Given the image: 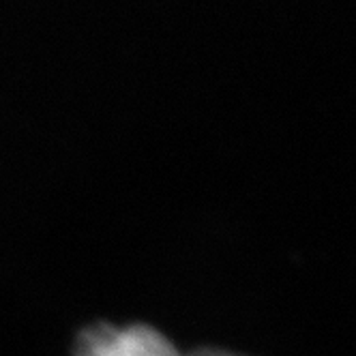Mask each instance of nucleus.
<instances>
[{
	"label": "nucleus",
	"mask_w": 356,
	"mask_h": 356,
	"mask_svg": "<svg viewBox=\"0 0 356 356\" xmlns=\"http://www.w3.org/2000/svg\"><path fill=\"white\" fill-rule=\"evenodd\" d=\"M185 356H251L238 350H230V348H219V346H197L185 352Z\"/></svg>",
	"instance_id": "obj_2"
},
{
	"label": "nucleus",
	"mask_w": 356,
	"mask_h": 356,
	"mask_svg": "<svg viewBox=\"0 0 356 356\" xmlns=\"http://www.w3.org/2000/svg\"><path fill=\"white\" fill-rule=\"evenodd\" d=\"M69 356H185L170 335L150 322L92 320L69 339Z\"/></svg>",
	"instance_id": "obj_1"
}]
</instances>
